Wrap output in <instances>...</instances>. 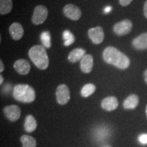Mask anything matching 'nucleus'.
<instances>
[{
	"label": "nucleus",
	"instance_id": "f257e3e1",
	"mask_svg": "<svg viewBox=\"0 0 147 147\" xmlns=\"http://www.w3.org/2000/svg\"><path fill=\"white\" fill-rule=\"evenodd\" d=\"M102 56L106 63L115 65L119 69H125L130 65L128 57L114 47H106L103 51Z\"/></svg>",
	"mask_w": 147,
	"mask_h": 147
},
{
	"label": "nucleus",
	"instance_id": "f03ea898",
	"mask_svg": "<svg viewBox=\"0 0 147 147\" xmlns=\"http://www.w3.org/2000/svg\"><path fill=\"white\" fill-rule=\"evenodd\" d=\"M29 57L33 63L40 69H46L49 65V59L45 47L41 45L34 46L29 49Z\"/></svg>",
	"mask_w": 147,
	"mask_h": 147
},
{
	"label": "nucleus",
	"instance_id": "7ed1b4c3",
	"mask_svg": "<svg viewBox=\"0 0 147 147\" xmlns=\"http://www.w3.org/2000/svg\"><path fill=\"white\" fill-rule=\"evenodd\" d=\"M12 95L16 100L22 103H32L36 99V92L34 88L26 84L15 85Z\"/></svg>",
	"mask_w": 147,
	"mask_h": 147
},
{
	"label": "nucleus",
	"instance_id": "20e7f679",
	"mask_svg": "<svg viewBox=\"0 0 147 147\" xmlns=\"http://www.w3.org/2000/svg\"><path fill=\"white\" fill-rule=\"evenodd\" d=\"M48 9L47 7L42 5H37L34 8L32 21L36 25H41L45 22L48 17Z\"/></svg>",
	"mask_w": 147,
	"mask_h": 147
},
{
	"label": "nucleus",
	"instance_id": "39448f33",
	"mask_svg": "<svg viewBox=\"0 0 147 147\" xmlns=\"http://www.w3.org/2000/svg\"><path fill=\"white\" fill-rule=\"evenodd\" d=\"M56 100L60 105H65L70 100V93L69 88L66 84L59 85L56 90Z\"/></svg>",
	"mask_w": 147,
	"mask_h": 147
},
{
	"label": "nucleus",
	"instance_id": "423d86ee",
	"mask_svg": "<svg viewBox=\"0 0 147 147\" xmlns=\"http://www.w3.org/2000/svg\"><path fill=\"white\" fill-rule=\"evenodd\" d=\"M133 23L129 19H124L114 25L113 31L117 36H122L128 34L131 31Z\"/></svg>",
	"mask_w": 147,
	"mask_h": 147
},
{
	"label": "nucleus",
	"instance_id": "0eeeda50",
	"mask_svg": "<svg viewBox=\"0 0 147 147\" xmlns=\"http://www.w3.org/2000/svg\"><path fill=\"white\" fill-rule=\"evenodd\" d=\"M63 12L66 17L72 21H78L82 16V12L80 8L72 3L65 5L63 9Z\"/></svg>",
	"mask_w": 147,
	"mask_h": 147
},
{
	"label": "nucleus",
	"instance_id": "6e6552de",
	"mask_svg": "<svg viewBox=\"0 0 147 147\" xmlns=\"http://www.w3.org/2000/svg\"><path fill=\"white\" fill-rule=\"evenodd\" d=\"M3 112L7 119L12 121V122H14V121L18 120L21 114V108L16 105L5 106L3 109Z\"/></svg>",
	"mask_w": 147,
	"mask_h": 147
},
{
	"label": "nucleus",
	"instance_id": "1a4fd4ad",
	"mask_svg": "<svg viewBox=\"0 0 147 147\" xmlns=\"http://www.w3.org/2000/svg\"><path fill=\"white\" fill-rule=\"evenodd\" d=\"M88 35L90 40L95 45H100L104 41V32L102 27L100 26L89 29L88 31Z\"/></svg>",
	"mask_w": 147,
	"mask_h": 147
},
{
	"label": "nucleus",
	"instance_id": "9d476101",
	"mask_svg": "<svg viewBox=\"0 0 147 147\" xmlns=\"http://www.w3.org/2000/svg\"><path fill=\"white\" fill-rule=\"evenodd\" d=\"M14 68L19 74L27 75L31 70V65L28 61L20 59L14 62Z\"/></svg>",
	"mask_w": 147,
	"mask_h": 147
},
{
	"label": "nucleus",
	"instance_id": "9b49d317",
	"mask_svg": "<svg viewBox=\"0 0 147 147\" xmlns=\"http://www.w3.org/2000/svg\"><path fill=\"white\" fill-rule=\"evenodd\" d=\"M132 46L136 50H147V32L143 33L134 38L132 41Z\"/></svg>",
	"mask_w": 147,
	"mask_h": 147
},
{
	"label": "nucleus",
	"instance_id": "f8f14e48",
	"mask_svg": "<svg viewBox=\"0 0 147 147\" xmlns=\"http://www.w3.org/2000/svg\"><path fill=\"white\" fill-rule=\"evenodd\" d=\"M101 106L106 111H113L117 109L119 106L118 100L114 96L107 97L102 101Z\"/></svg>",
	"mask_w": 147,
	"mask_h": 147
},
{
	"label": "nucleus",
	"instance_id": "ddd939ff",
	"mask_svg": "<svg viewBox=\"0 0 147 147\" xmlns=\"http://www.w3.org/2000/svg\"><path fill=\"white\" fill-rule=\"evenodd\" d=\"M93 67V57L91 55L87 54L82 59L80 63V67L82 72L89 74Z\"/></svg>",
	"mask_w": 147,
	"mask_h": 147
},
{
	"label": "nucleus",
	"instance_id": "4468645a",
	"mask_svg": "<svg viewBox=\"0 0 147 147\" xmlns=\"http://www.w3.org/2000/svg\"><path fill=\"white\" fill-rule=\"evenodd\" d=\"M9 32L12 39L19 40L21 39L24 34L23 27L20 23H13L9 27Z\"/></svg>",
	"mask_w": 147,
	"mask_h": 147
},
{
	"label": "nucleus",
	"instance_id": "2eb2a0df",
	"mask_svg": "<svg viewBox=\"0 0 147 147\" xmlns=\"http://www.w3.org/2000/svg\"><path fill=\"white\" fill-rule=\"evenodd\" d=\"M85 53L86 52L84 49H82V48H76L69 53L67 59L72 63H76L79 61H81L82 59L84 57V55H86Z\"/></svg>",
	"mask_w": 147,
	"mask_h": 147
},
{
	"label": "nucleus",
	"instance_id": "dca6fc26",
	"mask_svg": "<svg viewBox=\"0 0 147 147\" xmlns=\"http://www.w3.org/2000/svg\"><path fill=\"white\" fill-rule=\"evenodd\" d=\"M139 97L137 95L131 94L127 97L123 103V106L126 110H133L138 106Z\"/></svg>",
	"mask_w": 147,
	"mask_h": 147
},
{
	"label": "nucleus",
	"instance_id": "f3484780",
	"mask_svg": "<svg viewBox=\"0 0 147 147\" xmlns=\"http://www.w3.org/2000/svg\"><path fill=\"white\" fill-rule=\"evenodd\" d=\"M37 121L34 117L32 115H27L25 117V122H24V129L27 133H31L36 129Z\"/></svg>",
	"mask_w": 147,
	"mask_h": 147
},
{
	"label": "nucleus",
	"instance_id": "a211bd4d",
	"mask_svg": "<svg viewBox=\"0 0 147 147\" xmlns=\"http://www.w3.org/2000/svg\"><path fill=\"white\" fill-rule=\"evenodd\" d=\"M13 7L12 0H0V14L5 15L10 13Z\"/></svg>",
	"mask_w": 147,
	"mask_h": 147
},
{
	"label": "nucleus",
	"instance_id": "6ab92c4d",
	"mask_svg": "<svg viewBox=\"0 0 147 147\" xmlns=\"http://www.w3.org/2000/svg\"><path fill=\"white\" fill-rule=\"evenodd\" d=\"M21 142L23 144V147H36V140L34 137L28 135L21 136Z\"/></svg>",
	"mask_w": 147,
	"mask_h": 147
},
{
	"label": "nucleus",
	"instance_id": "aec40b11",
	"mask_svg": "<svg viewBox=\"0 0 147 147\" xmlns=\"http://www.w3.org/2000/svg\"><path fill=\"white\" fill-rule=\"evenodd\" d=\"M95 89H96V87H95V84L92 83L87 84L82 87L81 91H80V94H81L82 97H88L94 93Z\"/></svg>",
	"mask_w": 147,
	"mask_h": 147
},
{
	"label": "nucleus",
	"instance_id": "412c9836",
	"mask_svg": "<svg viewBox=\"0 0 147 147\" xmlns=\"http://www.w3.org/2000/svg\"><path fill=\"white\" fill-rule=\"evenodd\" d=\"M40 39L44 47L49 49L51 47V36L50 32L48 31L43 32L40 35Z\"/></svg>",
	"mask_w": 147,
	"mask_h": 147
},
{
	"label": "nucleus",
	"instance_id": "4be33fe9",
	"mask_svg": "<svg viewBox=\"0 0 147 147\" xmlns=\"http://www.w3.org/2000/svg\"><path fill=\"white\" fill-rule=\"evenodd\" d=\"M63 39L64 40V46L68 47L72 45L75 41L74 36L69 30L64 31L63 33Z\"/></svg>",
	"mask_w": 147,
	"mask_h": 147
},
{
	"label": "nucleus",
	"instance_id": "5701e85b",
	"mask_svg": "<svg viewBox=\"0 0 147 147\" xmlns=\"http://www.w3.org/2000/svg\"><path fill=\"white\" fill-rule=\"evenodd\" d=\"M139 142L142 144H147V134H142L139 136Z\"/></svg>",
	"mask_w": 147,
	"mask_h": 147
},
{
	"label": "nucleus",
	"instance_id": "b1692460",
	"mask_svg": "<svg viewBox=\"0 0 147 147\" xmlns=\"http://www.w3.org/2000/svg\"><path fill=\"white\" fill-rule=\"evenodd\" d=\"M133 0H119V3L122 6H127L131 3Z\"/></svg>",
	"mask_w": 147,
	"mask_h": 147
},
{
	"label": "nucleus",
	"instance_id": "393cba45",
	"mask_svg": "<svg viewBox=\"0 0 147 147\" xmlns=\"http://www.w3.org/2000/svg\"><path fill=\"white\" fill-rule=\"evenodd\" d=\"M144 16L147 18V0L146 1H145L144 4Z\"/></svg>",
	"mask_w": 147,
	"mask_h": 147
},
{
	"label": "nucleus",
	"instance_id": "a878e982",
	"mask_svg": "<svg viewBox=\"0 0 147 147\" xmlns=\"http://www.w3.org/2000/svg\"><path fill=\"white\" fill-rule=\"evenodd\" d=\"M111 10H112V7L111 6L106 7V8L104 9V13H106V14L109 13L110 12H111Z\"/></svg>",
	"mask_w": 147,
	"mask_h": 147
},
{
	"label": "nucleus",
	"instance_id": "bb28decb",
	"mask_svg": "<svg viewBox=\"0 0 147 147\" xmlns=\"http://www.w3.org/2000/svg\"><path fill=\"white\" fill-rule=\"evenodd\" d=\"M3 70H4V65H3L2 61H0V71L1 72H3Z\"/></svg>",
	"mask_w": 147,
	"mask_h": 147
},
{
	"label": "nucleus",
	"instance_id": "cd10ccee",
	"mask_svg": "<svg viewBox=\"0 0 147 147\" xmlns=\"http://www.w3.org/2000/svg\"><path fill=\"white\" fill-rule=\"evenodd\" d=\"M144 78L145 82L147 84V69L144 71Z\"/></svg>",
	"mask_w": 147,
	"mask_h": 147
},
{
	"label": "nucleus",
	"instance_id": "c85d7f7f",
	"mask_svg": "<svg viewBox=\"0 0 147 147\" xmlns=\"http://www.w3.org/2000/svg\"><path fill=\"white\" fill-rule=\"evenodd\" d=\"M3 82V77L2 75H1V76H0V84H2Z\"/></svg>",
	"mask_w": 147,
	"mask_h": 147
},
{
	"label": "nucleus",
	"instance_id": "c756f323",
	"mask_svg": "<svg viewBox=\"0 0 147 147\" xmlns=\"http://www.w3.org/2000/svg\"><path fill=\"white\" fill-rule=\"evenodd\" d=\"M146 117H147V105H146Z\"/></svg>",
	"mask_w": 147,
	"mask_h": 147
},
{
	"label": "nucleus",
	"instance_id": "7c9ffc66",
	"mask_svg": "<svg viewBox=\"0 0 147 147\" xmlns=\"http://www.w3.org/2000/svg\"><path fill=\"white\" fill-rule=\"evenodd\" d=\"M105 147H109V146H105Z\"/></svg>",
	"mask_w": 147,
	"mask_h": 147
}]
</instances>
